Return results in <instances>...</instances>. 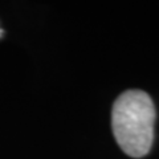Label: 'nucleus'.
Listing matches in <instances>:
<instances>
[{
	"instance_id": "f257e3e1",
	"label": "nucleus",
	"mask_w": 159,
	"mask_h": 159,
	"mask_svg": "<svg viewBox=\"0 0 159 159\" xmlns=\"http://www.w3.org/2000/svg\"><path fill=\"white\" fill-rule=\"evenodd\" d=\"M155 106L142 90H126L113 105L111 126L116 141L129 157L148 154L154 141Z\"/></svg>"
},
{
	"instance_id": "f03ea898",
	"label": "nucleus",
	"mask_w": 159,
	"mask_h": 159,
	"mask_svg": "<svg viewBox=\"0 0 159 159\" xmlns=\"http://www.w3.org/2000/svg\"><path fill=\"white\" fill-rule=\"evenodd\" d=\"M2 34H3V29L0 28V36H2Z\"/></svg>"
}]
</instances>
